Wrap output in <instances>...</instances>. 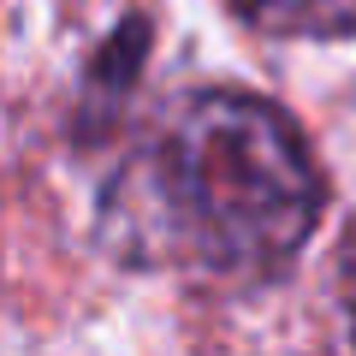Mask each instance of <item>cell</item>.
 Listing matches in <instances>:
<instances>
[{
	"mask_svg": "<svg viewBox=\"0 0 356 356\" xmlns=\"http://www.w3.org/2000/svg\"><path fill=\"white\" fill-rule=\"evenodd\" d=\"M321 172L297 125L243 89L161 107L107 191V232L131 261L196 280H267L309 243Z\"/></svg>",
	"mask_w": 356,
	"mask_h": 356,
	"instance_id": "1",
	"label": "cell"
},
{
	"mask_svg": "<svg viewBox=\"0 0 356 356\" xmlns=\"http://www.w3.org/2000/svg\"><path fill=\"white\" fill-rule=\"evenodd\" d=\"M226 6L280 36H356V0H226Z\"/></svg>",
	"mask_w": 356,
	"mask_h": 356,
	"instance_id": "2",
	"label": "cell"
},
{
	"mask_svg": "<svg viewBox=\"0 0 356 356\" xmlns=\"http://www.w3.org/2000/svg\"><path fill=\"white\" fill-rule=\"evenodd\" d=\"M339 285H344V309H350V332H356V226L344 232V255H339Z\"/></svg>",
	"mask_w": 356,
	"mask_h": 356,
	"instance_id": "3",
	"label": "cell"
}]
</instances>
